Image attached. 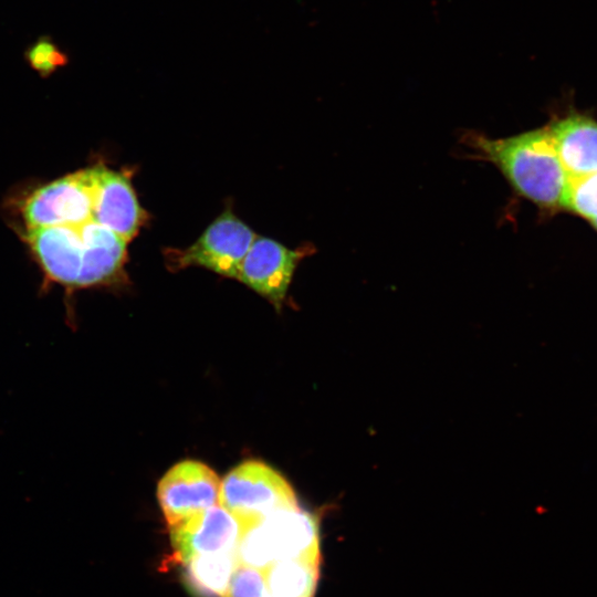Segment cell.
Returning a JSON list of instances; mask_svg holds the SVG:
<instances>
[{
    "mask_svg": "<svg viewBox=\"0 0 597 597\" xmlns=\"http://www.w3.org/2000/svg\"><path fill=\"white\" fill-rule=\"evenodd\" d=\"M469 144L499 168L516 193L543 211L563 210L570 180L547 126L504 138L474 134Z\"/></svg>",
    "mask_w": 597,
    "mask_h": 597,
    "instance_id": "1",
    "label": "cell"
},
{
    "mask_svg": "<svg viewBox=\"0 0 597 597\" xmlns=\"http://www.w3.org/2000/svg\"><path fill=\"white\" fill-rule=\"evenodd\" d=\"M237 557L240 564L261 570L281 559L320 563L317 519L300 506L275 512L243 530Z\"/></svg>",
    "mask_w": 597,
    "mask_h": 597,
    "instance_id": "2",
    "label": "cell"
},
{
    "mask_svg": "<svg viewBox=\"0 0 597 597\" xmlns=\"http://www.w3.org/2000/svg\"><path fill=\"white\" fill-rule=\"evenodd\" d=\"M219 503L245 530L266 516L298 506L286 480L269 465L247 461L223 479Z\"/></svg>",
    "mask_w": 597,
    "mask_h": 597,
    "instance_id": "3",
    "label": "cell"
},
{
    "mask_svg": "<svg viewBox=\"0 0 597 597\" xmlns=\"http://www.w3.org/2000/svg\"><path fill=\"white\" fill-rule=\"evenodd\" d=\"M94 191V166L36 188L22 205L27 229L93 221Z\"/></svg>",
    "mask_w": 597,
    "mask_h": 597,
    "instance_id": "4",
    "label": "cell"
},
{
    "mask_svg": "<svg viewBox=\"0 0 597 597\" xmlns=\"http://www.w3.org/2000/svg\"><path fill=\"white\" fill-rule=\"evenodd\" d=\"M255 237L243 221L226 210L195 243L177 253L175 265L177 269L201 266L221 276L237 279Z\"/></svg>",
    "mask_w": 597,
    "mask_h": 597,
    "instance_id": "5",
    "label": "cell"
},
{
    "mask_svg": "<svg viewBox=\"0 0 597 597\" xmlns=\"http://www.w3.org/2000/svg\"><path fill=\"white\" fill-rule=\"evenodd\" d=\"M221 483L213 470L201 462L174 465L158 484V501L169 528L218 505Z\"/></svg>",
    "mask_w": 597,
    "mask_h": 597,
    "instance_id": "6",
    "label": "cell"
},
{
    "mask_svg": "<svg viewBox=\"0 0 597 597\" xmlns=\"http://www.w3.org/2000/svg\"><path fill=\"white\" fill-rule=\"evenodd\" d=\"M302 252L270 238L255 237L243 258L237 280L280 307Z\"/></svg>",
    "mask_w": 597,
    "mask_h": 597,
    "instance_id": "7",
    "label": "cell"
},
{
    "mask_svg": "<svg viewBox=\"0 0 597 597\" xmlns=\"http://www.w3.org/2000/svg\"><path fill=\"white\" fill-rule=\"evenodd\" d=\"M93 221L108 228L125 241L136 237L146 220L130 177L124 170L96 165Z\"/></svg>",
    "mask_w": 597,
    "mask_h": 597,
    "instance_id": "8",
    "label": "cell"
},
{
    "mask_svg": "<svg viewBox=\"0 0 597 597\" xmlns=\"http://www.w3.org/2000/svg\"><path fill=\"white\" fill-rule=\"evenodd\" d=\"M176 559L237 549L243 528L223 506L216 505L169 528Z\"/></svg>",
    "mask_w": 597,
    "mask_h": 597,
    "instance_id": "9",
    "label": "cell"
},
{
    "mask_svg": "<svg viewBox=\"0 0 597 597\" xmlns=\"http://www.w3.org/2000/svg\"><path fill=\"white\" fill-rule=\"evenodd\" d=\"M24 239L51 281L77 289L84 253L80 226L27 229Z\"/></svg>",
    "mask_w": 597,
    "mask_h": 597,
    "instance_id": "10",
    "label": "cell"
},
{
    "mask_svg": "<svg viewBox=\"0 0 597 597\" xmlns=\"http://www.w3.org/2000/svg\"><path fill=\"white\" fill-rule=\"evenodd\" d=\"M546 126L569 180L597 171L596 119L570 112Z\"/></svg>",
    "mask_w": 597,
    "mask_h": 597,
    "instance_id": "11",
    "label": "cell"
},
{
    "mask_svg": "<svg viewBox=\"0 0 597 597\" xmlns=\"http://www.w3.org/2000/svg\"><path fill=\"white\" fill-rule=\"evenodd\" d=\"M80 231L84 253L77 289L114 283L123 274L127 241L95 221Z\"/></svg>",
    "mask_w": 597,
    "mask_h": 597,
    "instance_id": "12",
    "label": "cell"
},
{
    "mask_svg": "<svg viewBox=\"0 0 597 597\" xmlns=\"http://www.w3.org/2000/svg\"><path fill=\"white\" fill-rule=\"evenodd\" d=\"M239 561L237 549L191 557L184 562L187 586L199 597H226Z\"/></svg>",
    "mask_w": 597,
    "mask_h": 597,
    "instance_id": "13",
    "label": "cell"
},
{
    "mask_svg": "<svg viewBox=\"0 0 597 597\" xmlns=\"http://www.w3.org/2000/svg\"><path fill=\"white\" fill-rule=\"evenodd\" d=\"M272 597H314L320 563L281 559L264 570Z\"/></svg>",
    "mask_w": 597,
    "mask_h": 597,
    "instance_id": "14",
    "label": "cell"
},
{
    "mask_svg": "<svg viewBox=\"0 0 597 597\" xmlns=\"http://www.w3.org/2000/svg\"><path fill=\"white\" fill-rule=\"evenodd\" d=\"M563 210L588 223L597 219V171L569 181Z\"/></svg>",
    "mask_w": 597,
    "mask_h": 597,
    "instance_id": "15",
    "label": "cell"
},
{
    "mask_svg": "<svg viewBox=\"0 0 597 597\" xmlns=\"http://www.w3.org/2000/svg\"><path fill=\"white\" fill-rule=\"evenodd\" d=\"M28 65L46 78L69 63L67 54L49 36H41L24 52Z\"/></svg>",
    "mask_w": 597,
    "mask_h": 597,
    "instance_id": "16",
    "label": "cell"
},
{
    "mask_svg": "<svg viewBox=\"0 0 597 597\" xmlns=\"http://www.w3.org/2000/svg\"><path fill=\"white\" fill-rule=\"evenodd\" d=\"M264 570L243 564L233 572L226 597H270Z\"/></svg>",
    "mask_w": 597,
    "mask_h": 597,
    "instance_id": "17",
    "label": "cell"
},
{
    "mask_svg": "<svg viewBox=\"0 0 597 597\" xmlns=\"http://www.w3.org/2000/svg\"><path fill=\"white\" fill-rule=\"evenodd\" d=\"M589 224L594 228L595 231H597V219L591 221Z\"/></svg>",
    "mask_w": 597,
    "mask_h": 597,
    "instance_id": "18",
    "label": "cell"
}]
</instances>
